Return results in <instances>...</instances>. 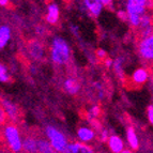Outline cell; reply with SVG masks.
Returning a JSON list of instances; mask_svg holds the SVG:
<instances>
[{
  "label": "cell",
  "instance_id": "44dd1931",
  "mask_svg": "<svg viewBox=\"0 0 153 153\" xmlns=\"http://www.w3.org/2000/svg\"><path fill=\"white\" fill-rule=\"evenodd\" d=\"M121 64H122V60L121 59H117L116 61H114V68H115L116 73L119 76L122 74V66H121Z\"/></svg>",
  "mask_w": 153,
  "mask_h": 153
},
{
  "label": "cell",
  "instance_id": "52a82bcc",
  "mask_svg": "<svg viewBox=\"0 0 153 153\" xmlns=\"http://www.w3.org/2000/svg\"><path fill=\"white\" fill-rule=\"evenodd\" d=\"M151 75H152V71L149 70L148 68H146V66L138 68L131 76V85L134 87H140L148 82Z\"/></svg>",
  "mask_w": 153,
  "mask_h": 153
},
{
  "label": "cell",
  "instance_id": "6da1fadb",
  "mask_svg": "<svg viewBox=\"0 0 153 153\" xmlns=\"http://www.w3.org/2000/svg\"><path fill=\"white\" fill-rule=\"evenodd\" d=\"M2 141L9 152L21 153L23 151V137L16 123L8 121L2 125Z\"/></svg>",
  "mask_w": 153,
  "mask_h": 153
},
{
  "label": "cell",
  "instance_id": "7c38bea8",
  "mask_svg": "<svg viewBox=\"0 0 153 153\" xmlns=\"http://www.w3.org/2000/svg\"><path fill=\"white\" fill-rule=\"evenodd\" d=\"M29 53H30V55L32 56L33 59L40 60V59H42L44 57V53L45 51H44L43 45L40 42L33 40L29 44Z\"/></svg>",
  "mask_w": 153,
  "mask_h": 153
},
{
  "label": "cell",
  "instance_id": "f546056e",
  "mask_svg": "<svg viewBox=\"0 0 153 153\" xmlns=\"http://www.w3.org/2000/svg\"><path fill=\"white\" fill-rule=\"evenodd\" d=\"M8 153H12V152H8Z\"/></svg>",
  "mask_w": 153,
  "mask_h": 153
},
{
  "label": "cell",
  "instance_id": "7a4b0ae2",
  "mask_svg": "<svg viewBox=\"0 0 153 153\" xmlns=\"http://www.w3.org/2000/svg\"><path fill=\"white\" fill-rule=\"evenodd\" d=\"M51 59L56 65H65L71 59V48L68 42L60 36L53 39L51 44Z\"/></svg>",
  "mask_w": 153,
  "mask_h": 153
},
{
  "label": "cell",
  "instance_id": "cb8c5ba5",
  "mask_svg": "<svg viewBox=\"0 0 153 153\" xmlns=\"http://www.w3.org/2000/svg\"><path fill=\"white\" fill-rule=\"evenodd\" d=\"M95 55H97V58L101 59V60H105V59H106V56H107V54H106V51H105L104 49H97Z\"/></svg>",
  "mask_w": 153,
  "mask_h": 153
},
{
  "label": "cell",
  "instance_id": "ffe728a7",
  "mask_svg": "<svg viewBox=\"0 0 153 153\" xmlns=\"http://www.w3.org/2000/svg\"><path fill=\"white\" fill-rule=\"evenodd\" d=\"M9 79H10V76H9L8 69H7V66L2 63L0 65V80L2 82H9Z\"/></svg>",
  "mask_w": 153,
  "mask_h": 153
},
{
  "label": "cell",
  "instance_id": "484cf974",
  "mask_svg": "<svg viewBox=\"0 0 153 153\" xmlns=\"http://www.w3.org/2000/svg\"><path fill=\"white\" fill-rule=\"evenodd\" d=\"M105 65L107 66V68H109V66L114 65V61H112L111 59L106 58V59H105Z\"/></svg>",
  "mask_w": 153,
  "mask_h": 153
},
{
  "label": "cell",
  "instance_id": "277c9868",
  "mask_svg": "<svg viewBox=\"0 0 153 153\" xmlns=\"http://www.w3.org/2000/svg\"><path fill=\"white\" fill-rule=\"evenodd\" d=\"M45 135L46 138L51 141V146H53V148L56 152L62 153L64 149L66 148L68 143H69V140H68V138L63 133L55 126H51V125L46 126Z\"/></svg>",
  "mask_w": 153,
  "mask_h": 153
},
{
  "label": "cell",
  "instance_id": "9c48e42d",
  "mask_svg": "<svg viewBox=\"0 0 153 153\" xmlns=\"http://www.w3.org/2000/svg\"><path fill=\"white\" fill-rule=\"evenodd\" d=\"M77 138L82 143H90L95 138V130L89 126H80L77 130Z\"/></svg>",
  "mask_w": 153,
  "mask_h": 153
},
{
  "label": "cell",
  "instance_id": "e0dca14e",
  "mask_svg": "<svg viewBox=\"0 0 153 153\" xmlns=\"http://www.w3.org/2000/svg\"><path fill=\"white\" fill-rule=\"evenodd\" d=\"M38 151L39 153H55V150L51 141L47 138H38Z\"/></svg>",
  "mask_w": 153,
  "mask_h": 153
},
{
  "label": "cell",
  "instance_id": "ba28073f",
  "mask_svg": "<svg viewBox=\"0 0 153 153\" xmlns=\"http://www.w3.org/2000/svg\"><path fill=\"white\" fill-rule=\"evenodd\" d=\"M62 153H95L91 146L82 141H71Z\"/></svg>",
  "mask_w": 153,
  "mask_h": 153
},
{
  "label": "cell",
  "instance_id": "7402d4cb",
  "mask_svg": "<svg viewBox=\"0 0 153 153\" xmlns=\"http://www.w3.org/2000/svg\"><path fill=\"white\" fill-rule=\"evenodd\" d=\"M109 132H108L107 130H101L100 131V139L102 141H106L107 143V140H108V138H109Z\"/></svg>",
  "mask_w": 153,
  "mask_h": 153
},
{
  "label": "cell",
  "instance_id": "3957f363",
  "mask_svg": "<svg viewBox=\"0 0 153 153\" xmlns=\"http://www.w3.org/2000/svg\"><path fill=\"white\" fill-rule=\"evenodd\" d=\"M151 7V0H128L126 12L128 15V23L132 27L138 28L141 17L147 13V8Z\"/></svg>",
  "mask_w": 153,
  "mask_h": 153
},
{
  "label": "cell",
  "instance_id": "8992f818",
  "mask_svg": "<svg viewBox=\"0 0 153 153\" xmlns=\"http://www.w3.org/2000/svg\"><path fill=\"white\" fill-rule=\"evenodd\" d=\"M1 108L4 110L8 121L13 123H17L21 119V110L15 103L11 102L10 100L2 99L1 101Z\"/></svg>",
  "mask_w": 153,
  "mask_h": 153
},
{
  "label": "cell",
  "instance_id": "2e32d148",
  "mask_svg": "<svg viewBox=\"0 0 153 153\" xmlns=\"http://www.w3.org/2000/svg\"><path fill=\"white\" fill-rule=\"evenodd\" d=\"M126 140L132 150L135 151L139 148V139H138L137 133H136L135 128L132 126H128L126 130Z\"/></svg>",
  "mask_w": 153,
  "mask_h": 153
},
{
  "label": "cell",
  "instance_id": "f1b7e54d",
  "mask_svg": "<svg viewBox=\"0 0 153 153\" xmlns=\"http://www.w3.org/2000/svg\"><path fill=\"white\" fill-rule=\"evenodd\" d=\"M55 153H60V152H56V151H55Z\"/></svg>",
  "mask_w": 153,
  "mask_h": 153
},
{
  "label": "cell",
  "instance_id": "d4e9b609",
  "mask_svg": "<svg viewBox=\"0 0 153 153\" xmlns=\"http://www.w3.org/2000/svg\"><path fill=\"white\" fill-rule=\"evenodd\" d=\"M102 2L104 4V7H111L114 0H102Z\"/></svg>",
  "mask_w": 153,
  "mask_h": 153
},
{
  "label": "cell",
  "instance_id": "5bb4252c",
  "mask_svg": "<svg viewBox=\"0 0 153 153\" xmlns=\"http://www.w3.org/2000/svg\"><path fill=\"white\" fill-rule=\"evenodd\" d=\"M84 3L93 16H99L104 7L102 0H84Z\"/></svg>",
  "mask_w": 153,
  "mask_h": 153
},
{
  "label": "cell",
  "instance_id": "d6986e66",
  "mask_svg": "<svg viewBox=\"0 0 153 153\" xmlns=\"http://www.w3.org/2000/svg\"><path fill=\"white\" fill-rule=\"evenodd\" d=\"M100 115H101V108H100L97 105H94V106H92L89 109V111H88V120L97 119Z\"/></svg>",
  "mask_w": 153,
  "mask_h": 153
},
{
  "label": "cell",
  "instance_id": "5b68a950",
  "mask_svg": "<svg viewBox=\"0 0 153 153\" xmlns=\"http://www.w3.org/2000/svg\"><path fill=\"white\" fill-rule=\"evenodd\" d=\"M138 54L146 63L153 64V33L139 40Z\"/></svg>",
  "mask_w": 153,
  "mask_h": 153
},
{
  "label": "cell",
  "instance_id": "4fadbf2b",
  "mask_svg": "<svg viewBox=\"0 0 153 153\" xmlns=\"http://www.w3.org/2000/svg\"><path fill=\"white\" fill-rule=\"evenodd\" d=\"M63 89L66 93H69L71 95H75L78 93L80 86H79L78 82L73 77H68L64 79L63 82Z\"/></svg>",
  "mask_w": 153,
  "mask_h": 153
},
{
  "label": "cell",
  "instance_id": "83f0119b",
  "mask_svg": "<svg viewBox=\"0 0 153 153\" xmlns=\"http://www.w3.org/2000/svg\"><path fill=\"white\" fill-rule=\"evenodd\" d=\"M121 153H132V151H131V150H128V149H124V150H123Z\"/></svg>",
  "mask_w": 153,
  "mask_h": 153
},
{
  "label": "cell",
  "instance_id": "30bf717a",
  "mask_svg": "<svg viewBox=\"0 0 153 153\" xmlns=\"http://www.w3.org/2000/svg\"><path fill=\"white\" fill-rule=\"evenodd\" d=\"M23 152L39 153L38 138H36L33 135H26L23 138Z\"/></svg>",
  "mask_w": 153,
  "mask_h": 153
},
{
  "label": "cell",
  "instance_id": "4316f807",
  "mask_svg": "<svg viewBox=\"0 0 153 153\" xmlns=\"http://www.w3.org/2000/svg\"><path fill=\"white\" fill-rule=\"evenodd\" d=\"M9 2H10V0H0L1 7H7V5L9 4Z\"/></svg>",
  "mask_w": 153,
  "mask_h": 153
},
{
  "label": "cell",
  "instance_id": "8fae6325",
  "mask_svg": "<svg viewBox=\"0 0 153 153\" xmlns=\"http://www.w3.org/2000/svg\"><path fill=\"white\" fill-rule=\"evenodd\" d=\"M107 146L112 153H121L124 150V141L118 135H110L107 140Z\"/></svg>",
  "mask_w": 153,
  "mask_h": 153
},
{
  "label": "cell",
  "instance_id": "ac0fdd59",
  "mask_svg": "<svg viewBox=\"0 0 153 153\" xmlns=\"http://www.w3.org/2000/svg\"><path fill=\"white\" fill-rule=\"evenodd\" d=\"M11 38V29L9 26L2 25L0 27V47L3 48Z\"/></svg>",
  "mask_w": 153,
  "mask_h": 153
},
{
  "label": "cell",
  "instance_id": "9a60e30c",
  "mask_svg": "<svg viewBox=\"0 0 153 153\" xmlns=\"http://www.w3.org/2000/svg\"><path fill=\"white\" fill-rule=\"evenodd\" d=\"M59 15H60V11H59V7L56 3H51L47 7V13H46V21L47 23L55 25L58 22Z\"/></svg>",
  "mask_w": 153,
  "mask_h": 153
},
{
  "label": "cell",
  "instance_id": "603a6c76",
  "mask_svg": "<svg viewBox=\"0 0 153 153\" xmlns=\"http://www.w3.org/2000/svg\"><path fill=\"white\" fill-rule=\"evenodd\" d=\"M147 115H148L149 122H150L151 125L153 126V105H150V106L147 108Z\"/></svg>",
  "mask_w": 153,
  "mask_h": 153
},
{
  "label": "cell",
  "instance_id": "4dcf8cb0",
  "mask_svg": "<svg viewBox=\"0 0 153 153\" xmlns=\"http://www.w3.org/2000/svg\"><path fill=\"white\" fill-rule=\"evenodd\" d=\"M152 65H153V64H152ZM152 72H153V70H152Z\"/></svg>",
  "mask_w": 153,
  "mask_h": 153
}]
</instances>
